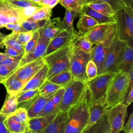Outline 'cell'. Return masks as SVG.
Masks as SVG:
<instances>
[{"instance_id": "obj_25", "label": "cell", "mask_w": 133, "mask_h": 133, "mask_svg": "<svg viewBox=\"0 0 133 133\" xmlns=\"http://www.w3.org/2000/svg\"><path fill=\"white\" fill-rule=\"evenodd\" d=\"M38 95V89L29 90L20 92L17 95L18 108L21 107L27 110Z\"/></svg>"}, {"instance_id": "obj_26", "label": "cell", "mask_w": 133, "mask_h": 133, "mask_svg": "<svg viewBox=\"0 0 133 133\" xmlns=\"http://www.w3.org/2000/svg\"><path fill=\"white\" fill-rule=\"evenodd\" d=\"M53 95L50 96H42L38 95L37 98L26 110L29 119L36 117L44 108L46 102Z\"/></svg>"}, {"instance_id": "obj_33", "label": "cell", "mask_w": 133, "mask_h": 133, "mask_svg": "<svg viewBox=\"0 0 133 133\" xmlns=\"http://www.w3.org/2000/svg\"><path fill=\"white\" fill-rule=\"evenodd\" d=\"M18 32H12L9 35H6L4 38L2 45L5 46H9L18 51L22 56L24 54V45L20 44L17 39V34Z\"/></svg>"}, {"instance_id": "obj_59", "label": "cell", "mask_w": 133, "mask_h": 133, "mask_svg": "<svg viewBox=\"0 0 133 133\" xmlns=\"http://www.w3.org/2000/svg\"><path fill=\"white\" fill-rule=\"evenodd\" d=\"M5 79V78H3V77H0V83H2L4 80Z\"/></svg>"}, {"instance_id": "obj_35", "label": "cell", "mask_w": 133, "mask_h": 133, "mask_svg": "<svg viewBox=\"0 0 133 133\" xmlns=\"http://www.w3.org/2000/svg\"><path fill=\"white\" fill-rule=\"evenodd\" d=\"M4 123L10 133H24L28 125V124L19 123L7 116Z\"/></svg>"}, {"instance_id": "obj_61", "label": "cell", "mask_w": 133, "mask_h": 133, "mask_svg": "<svg viewBox=\"0 0 133 133\" xmlns=\"http://www.w3.org/2000/svg\"><path fill=\"white\" fill-rule=\"evenodd\" d=\"M1 45H2V43H0V47L1 46Z\"/></svg>"}, {"instance_id": "obj_23", "label": "cell", "mask_w": 133, "mask_h": 133, "mask_svg": "<svg viewBox=\"0 0 133 133\" xmlns=\"http://www.w3.org/2000/svg\"><path fill=\"white\" fill-rule=\"evenodd\" d=\"M81 10L66 9L64 17L61 21L62 29L74 37L75 36L76 33L74 29L73 21L75 18L80 15Z\"/></svg>"}, {"instance_id": "obj_2", "label": "cell", "mask_w": 133, "mask_h": 133, "mask_svg": "<svg viewBox=\"0 0 133 133\" xmlns=\"http://www.w3.org/2000/svg\"><path fill=\"white\" fill-rule=\"evenodd\" d=\"M133 86V69L129 73L122 70L117 71L108 87L105 102L108 109L123 103L130 88Z\"/></svg>"}, {"instance_id": "obj_7", "label": "cell", "mask_w": 133, "mask_h": 133, "mask_svg": "<svg viewBox=\"0 0 133 133\" xmlns=\"http://www.w3.org/2000/svg\"><path fill=\"white\" fill-rule=\"evenodd\" d=\"M116 72H108L97 75L85 83L90 94V101L105 98L110 83Z\"/></svg>"}, {"instance_id": "obj_8", "label": "cell", "mask_w": 133, "mask_h": 133, "mask_svg": "<svg viewBox=\"0 0 133 133\" xmlns=\"http://www.w3.org/2000/svg\"><path fill=\"white\" fill-rule=\"evenodd\" d=\"M127 107L119 103L109 108L106 112L110 126V133H119L123 130L127 115Z\"/></svg>"}, {"instance_id": "obj_38", "label": "cell", "mask_w": 133, "mask_h": 133, "mask_svg": "<svg viewBox=\"0 0 133 133\" xmlns=\"http://www.w3.org/2000/svg\"><path fill=\"white\" fill-rule=\"evenodd\" d=\"M7 117L21 123L28 124L29 120L27 110L25 108L21 107L18 108L14 112L7 115Z\"/></svg>"}, {"instance_id": "obj_20", "label": "cell", "mask_w": 133, "mask_h": 133, "mask_svg": "<svg viewBox=\"0 0 133 133\" xmlns=\"http://www.w3.org/2000/svg\"><path fill=\"white\" fill-rule=\"evenodd\" d=\"M62 30L60 17L49 19L47 23L38 30L39 35L51 40Z\"/></svg>"}, {"instance_id": "obj_56", "label": "cell", "mask_w": 133, "mask_h": 133, "mask_svg": "<svg viewBox=\"0 0 133 133\" xmlns=\"http://www.w3.org/2000/svg\"><path fill=\"white\" fill-rule=\"evenodd\" d=\"M8 56L7 55H6V54L5 53H2V52H0V62L4 59H5V58H6L7 57H8Z\"/></svg>"}, {"instance_id": "obj_55", "label": "cell", "mask_w": 133, "mask_h": 133, "mask_svg": "<svg viewBox=\"0 0 133 133\" xmlns=\"http://www.w3.org/2000/svg\"><path fill=\"white\" fill-rule=\"evenodd\" d=\"M125 7L133 9V0H122Z\"/></svg>"}, {"instance_id": "obj_31", "label": "cell", "mask_w": 133, "mask_h": 133, "mask_svg": "<svg viewBox=\"0 0 133 133\" xmlns=\"http://www.w3.org/2000/svg\"><path fill=\"white\" fill-rule=\"evenodd\" d=\"M72 44L77 49L90 55L94 46V45L85 38L84 34H82L79 33H76L75 37L72 41Z\"/></svg>"}, {"instance_id": "obj_12", "label": "cell", "mask_w": 133, "mask_h": 133, "mask_svg": "<svg viewBox=\"0 0 133 133\" xmlns=\"http://www.w3.org/2000/svg\"><path fill=\"white\" fill-rule=\"evenodd\" d=\"M21 8L17 7L5 0L0 1V25L2 28L9 23L18 22L20 24L23 22Z\"/></svg>"}, {"instance_id": "obj_47", "label": "cell", "mask_w": 133, "mask_h": 133, "mask_svg": "<svg viewBox=\"0 0 133 133\" xmlns=\"http://www.w3.org/2000/svg\"><path fill=\"white\" fill-rule=\"evenodd\" d=\"M33 31L25 32H18L17 34V41L21 45H25L32 37Z\"/></svg>"}, {"instance_id": "obj_24", "label": "cell", "mask_w": 133, "mask_h": 133, "mask_svg": "<svg viewBox=\"0 0 133 133\" xmlns=\"http://www.w3.org/2000/svg\"><path fill=\"white\" fill-rule=\"evenodd\" d=\"M84 14L93 18L98 24L116 23L114 17H108L102 15L90 8L86 5H84L81 10L80 14Z\"/></svg>"}, {"instance_id": "obj_19", "label": "cell", "mask_w": 133, "mask_h": 133, "mask_svg": "<svg viewBox=\"0 0 133 133\" xmlns=\"http://www.w3.org/2000/svg\"><path fill=\"white\" fill-rule=\"evenodd\" d=\"M64 91V88L63 86L57 91L46 102L44 108L37 117L46 116L58 112L57 108L61 101Z\"/></svg>"}, {"instance_id": "obj_3", "label": "cell", "mask_w": 133, "mask_h": 133, "mask_svg": "<svg viewBox=\"0 0 133 133\" xmlns=\"http://www.w3.org/2000/svg\"><path fill=\"white\" fill-rule=\"evenodd\" d=\"M116 34L119 39L133 47V9L124 7L115 12Z\"/></svg>"}, {"instance_id": "obj_36", "label": "cell", "mask_w": 133, "mask_h": 133, "mask_svg": "<svg viewBox=\"0 0 133 133\" xmlns=\"http://www.w3.org/2000/svg\"><path fill=\"white\" fill-rule=\"evenodd\" d=\"M62 87L63 86L56 85L48 80H46L38 89V95L42 96H51Z\"/></svg>"}, {"instance_id": "obj_41", "label": "cell", "mask_w": 133, "mask_h": 133, "mask_svg": "<svg viewBox=\"0 0 133 133\" xmlns=\"http://www.w3.org/2000/svg\"><path fill=\"white\" fill-rule=\"evenodd\" d=\"M39 38V34L38 30L33 32V36L31 39L24 45V55L31 52L36 46L38 39Z\"/></svg>"}, {"instance_id": "obj_45", "label": "cell", "mask_w": 133, "mask_h": 133, "mask_svg": "<svg viewBox=\"0 0 133 133\" xmlns=\"http://www.w3.org/2000/svg\"><path fill=\"white\" fill-rule=\"evenodd\" d=\"M41 7H42L30 6L24 8H21V13L22 21H23L26 20L31 17Z\"/></svg>"}, {"instance_id": "obj_39", "label": "cell", "mask_w": 133, "mask_h": 133, "mask_svg": "<svg viewBox=\"0 0 133 133\" xmlns=\"http://www.w3.org/2000/svg\"><path fill=\"white\" fill-rule=\"evenodd\" d=\"M51 12L52 9L46 7H42L28 19L35 21L43 20H49L50 19V17L51 16Z\"/></svg>"}, {"instance_id": "obj_60", "label": "cell", "mask_w": 133, "mask_h": 133, "mask_svg": "<svg viewBox=\"0 0 133 133\" xmlns=\"http://www.w3.org/2000/svg\"><path fill=\"white\" fill-rule=\"evenodd\" d=\"M4 37H0V43H2V42H3V40L4 39Z\"/></svg>"}, {"instance_id": "obj_53", "label": "cell", "mask_w": 133, "mask_h": 133, "mask_svg": "<svg viewBox=\"0 0 133 133\" xmlns=\"http://www.w3.org/2000/svg\"><path fill=\"white\" fill-rule=\"evenodd\" d=\"M7 116L6 114L0 113V133H10L4 123Z\"/></svg>"}, {"instance_id": "obj_62", "label": "cell", "mask_w": 133, "mask_h": 133, "mask_svg": "<svg viewBox=\"0 0 133 133\" xmlns=\"http://www.w3.org/2000/svg\"><path fill=\"white\" fill-rule=\"evenodd\" d=\"M130 133H133V131H132V132H130Z\"/></svg>"}, {"instance_id": "obj_17", "label": "cell", "mask_w": 133, "mask_h": 133, "mask_svg": "<svg viewBox=\"0 0 133 133\" xmlns=\"http://www.w3.org/2000/svg\"><path fill=\"white\" fill-rule=\"evenodd\" d=\"M75 37L62 29L56 36L50 40L43 57L71 44Z\"/></svg>"}, {"instance_id": "obj_21", "label": "cell", "mask_w": 133, "mask_h": 133, "mask_svg": "<svg viewBox=\"0 0 133 133\" xmlns=\"http://www.w3.org/2000/svg\"><path fill=\"white\" fill-rule=\"evenodd\" d=\"M48 71L47 65L45 64L29 81L25 84L20 92L29 90L38 89L47 80V75Z\"/></svg>"}, {"instance_id": "obj_52", "label": "cell", "mask_w": 133, "mask_h": 133, "mask_svg": "<svg viewBox=\"0 0 133 133\" xmlns=\"http://www.w3.org/2000/svg\"><path fill=\"white\" fill-rule=\"evenodd\" d=\"M4 27L8 30H11L13 32H20L21 29V24L18 22H12L5 24Z\"/></svg>"}, {"instance_id": "obj_29", "label": "cell", "mask_w": 133, "mask_h": 133, "mask_svg": "<svg viewBox=\"0 0 133 133\" xmlns=\"http://www.w3.org/2000/svg\"><path fill=\"white\" fill-rule=\"evenodd\" d=\"M79 16V20L77 23V28L80 34H85L98 24L93 18L88 15L81 14Z\"/></svg>"}, {"instance_id": "obj_4", "label": "cell", "mask_w": 133, "mask_h": 133, "mask_svg": "<svg viewBox=\"0 0 133 133\" xmlns=\"http://www.w3.org/2000/svg\"><path fill=\"white\" fill-rule=\"evenodd\" d=\"M70 71L73 79L86 83L88 81L86 74V66L90 59V55L75 47L72 43L69 52Z\"/></svg>"}, {"instance_id": "obj_46", "label": "cell", "mask_w": 133, "mask_h": 133, "mask_svg": "<svg viewBox=\"0 0 133 133\" xmlns=\"http://www.w3.org/2000/svg\"><path fill=\"white\" fill-rule=\"evenodd\" d=\"M17 68L18 66L15 65L7 66L0 64V77L7 78L14 73Z\"/></svg>"}, {"instance_id": "obj_18", "label": "cell", "mask_w": 133, "mask_h": 133, "mask_svg": "<svg viewBox=\"0 0 133 133\" xmlns=\"http://www.w3.org/2000/svg\"><path fill=\"white\" fill-rule=\"evenodd\" d=\"M68 121V111L58 112L42 133H64Z\"/></svg>"}, {"instance_id": "obj_9", "label": "cell", "mask_w": 133, "mask_h": 133, "mask_svg": "<svg viewBox=\"0 0 133 133\" xmlns=\"http://www.w3.org/2000/svg\"><path fill=\"white\" fill-rule=\"evenodd\" d=\"M116 34V31L111 34L105 41L94 45L91 54L90 59L97 68V75L102 74L104 61L113 39Z\"/></svg>"}, {"instance_id": "obj_1", "label": "cell", "mask_w": 133, "mask_h": 133, "mask_svg": "<svg viewBox=\"0 0 133 133\" xmlns=\"http://www.w3.org/2000/svg\"><path fill=\"white\" fill-rule=\"evenodd\" d=\"M90 94L86 85L85 89L77 102L68 111V121L64 133H82L89 119Z\"/></svg>"}, {"instance_id": "obj_10", "label": "cell", "mask_w": 133, "mask_h": 133, "mask_svg": "<svg viewBox=\"0 0 133 133\" xmlns=\"http://www.w3.org/2000/svg\"><path fill=\"white\" fill-rule=\"evenodd\" d=\"M116 31L115 23L98 24L84 34L85 38L92 45L105 41Z\"/></svg>"}, {"instance_id": "obj_48", "label": "cell", "mask_w": 133, "mask_h": 133, "mask_svg": "<svg viewBox=\"0 0 133 133\" xmlns=\"http://www.w3.org/2000/svg\"><path fill=\"white\" fill-rule=\"evenodd\" d=\"M20 60L19 59L13 58V57H10L8 56V57H7L5 59H4L0 62V64L7 65V66L15 65V66H18Z\"/></svg>"}, {"instance_id": "obj_44", "label": "cell", "mask_w": 133, "mask_h": 133, "mask_svg": "<svg viewBox=\"0 0 133 133\" xmlns=\"http://www.w3.org/2000/svg\"><path fill=\"white\" fill-rule=\"evenodd\" d=\"M85 71L88 81L95 78L97 75V66L91 59H90L87 63Z\"/></svg>"}, {"instance_id": "obj_14", "label": "cell", "mask_w": 133, "mask_h": 133, "mask_svg": "<svg viewBox=\"0 0 133 133\" xmlns=\"http://www.w3.org/2000/svg\"><path fill=\"white\" fill-rule=\"evenodd\" d=\"M105 98H101L95 101H90L89 107V119L83 131L88 129L96 123L108 110L105 102Z\"/></svg>"}, {"instance_id": "obj_51", "label": "cell", "mask_w": 133, "mask_h": 133, "mask_svg": "<svg viewBox=\"0 0 133 133\" xmlns=\"http://www.w3.org/2000/svg\"><path fill=\"white\" fill-rule=\"evenodd\" d=\"M59 0H41L40 5L42 7H46L52 9L59 3Z\"/></svg>"}, {"instance_id": "obj_57", "label": "cell", "mask_w": 133, "mask_h": 133, "mask_svg": "<svg viewBox=\"0 0 133 133\" xmlns=\"http://www.w3.org/2000/svg\"><path fill=\"white\" fill-rule=\"evenodd\" d=\"M24 133H32V132H31V131L30 130V129H29V127H28V126L26 127V129H25V131H24Z\"/></svg>"}, {"instance_id": "obj_16", "label": "cell", "mask_w": 133, "mask_h": 133, "mask_svg": "<svg viewBox=\"0 0 133 133\" xmlns=\"http://www.w3.org/2000/svg\"><path fill=\"white\" fill-rule=\"evenodd\" d=\"M116 72L122 70L129 73L133 69L132 47L125 44L123 47L115 64Z\"/></svg>"}, {"instance_id": "obj_30", "label": "cell", "mask_w": 133, "mask_h": 133, "mask_svg": "<svg viewBox=\"0 0 133 133\" xmlns=\"http://www.w3.org/2000/svg\"><path fill=\"white\" fill-rule=\"evenodd\" d=\"M94 10L108 17H114L115 11L111 5L103 2H94L85 4Z\"/></svg>"}, {"instance_id": "obj_11", "label": "cell", "mask_w": 133, "mask_h": 133, "mask_svg": "<svg viewBox=\"0 0 133 133\" xmlns=\"http://www.w3.org/2000/svg\"><path fill=\"white\" fill-rule=\"evenodd\" d=\"M125 44L126 43L125 42L118 39L116 34L111 44L106 56L102 74L108 72H116L115 68V64L122 49Z\"/></svg>"}, {"instance_id": "obj_32", "label": "cell", "mask_w": 133, "mask_h": 133, "mask_svg": "<svg viewBox=\"0 0 133 133\" xmlns=\"http://www.w3.org/2000/svg\"><path fill=\"white\" fill-rule=\"evenodd\" d=\"M17 95L15 94H8V96L0 110V113L8 115L14 112L18 109Z\"/></svg>"}, {"instance_id": "obj_58", "label": "cell", "mask_w": 133, "mask_h": 133, "mask_svg": "<svg viewBox=\"0 0 133 133\" xmlns=\"http://www.w3.org/2000/svg\"><path fill=\"white\" fill-rule=\"evenodd\" d=\"M5 34H3L2 33H1V32H0V37H5Z\"/></svg>"}, {"instance_id": "obj_6", "label": "cell", "mask_w": 133, "mask_h": 133, "mask_svg": "<svg viewBox=\"0 0 133 133\" xmlns=\"http://www.w3.org/2000/svg\"><path fill=\"white\" fill-rule=\"evenodd\" d=\"M63 87L64 91L57 108L58 112L68 111L75 104L84 92L86 84L73 79Z\"/></svg>"}, {"instance_id": "obj_34", "label": "cell", "mask_w": 133, "mask_h": 133, "mask_svg": "<svg viewBox=\"0 0 133 133\" xmlns=\"http://www.w3.org/2000/svg\"><path fill=\"white\" fill-rule=\"evenodd\" d=\"M49 20H43L37 21L29 19L24 20L21 24L20 32H25L29 31L34 32L36 30H39L43 28L47 23Z\"/></svg>"}, {"instance_id": "obj_63", "label": "cell", "mask_w": 133, "mask_h": 133, "mask_svg": "<svg viewBox=\"0 0 133 133\" xmlns=\"http://www.w3.org/2000/svg\"><path fill=\"white\" fill-rule=\"evenodd\" d=\"M0 1H1V0H0Z\"/></svg>"}, {"instance_id": "obj_43", "label": "cell", "mask_w": 133, "mask_h": 133, "mask_svg": "<svg viewBox=\"0 0 133 133\" xmlns=\"http://www.w3.org/2000/svg\"><path fill=\"white\" fill-rule=\"evenodd\" d=\"M10 3V4L20 8H24L30 6H35V7H42L39 4L33 2L29 0H5Z\"/></svg>"}, {"instance_id": "obj_15", "label": "cell", "mask_w": 133, "mask_h": 133, "mask_svg": "<svg viewBox=\"0 0 133 133\" xmlns=\"http://www.w3.org/2000/svg\"><path fill=\"white\" fill-rule=\"evenodd\" d=\"M50 41V40L39 35L38 41L34 49L31 52L23 56L19 61L18 68L43 57Z\"/></svg>"}, {"instance_id": "obj_22", "label": "cell", "mask_w": 133, "mask_h": 133, "mask_svg": "<svg viewBox=\"0 0 133 133\" xmlns=\"http://www.w3.org/2000/svg\"><path fill=\"white\" fill-rule=\"evenodd\" d=\"M57 113L46 116L36 117L29 119L28 122L29 129L32 133H42L43 130L55 117Z\"/></svg>"}, {"instance_id": "obj_37", "label": "cell", "mask_w": 133, "mask_h": 133, "mask_svg": "<svg viewBox=\"0 0 133 133\" xmlns=\"http://www.w3.org/2000/svg\"><path fill=\"white\" fill-rule=\"evenodd\" d=\"M73 79V78L70 71H66L55 75L48 81L56 85L64 86Z\"/></svg>"}, {"instance_id": "obj_50", "label": "cell", "mask_w": 133, "mask_h": 133, "mask_svg": "<svg viewBox=\"0 0 133 133\" xmlns=\"http://www.w3.org/2000/svg\"><path fill=\"white\" fill-rule=\"evenodd\" d=\"M125 133H130V132L133 131V113H131L127 122L125 125L124 126L123 129Z\"/></svg>"}, {"instance_id": "obj_42", "label": "cell", "mask_w": 133, "mask_h": 133, "mask_svg": "<svg viewBox=\"0 0 133 133\" xmlns=\"http://www.w3.org/2000/svg\"><path fill=\"white\" fill-rule=\"evenodd\" d=\"M94 2H103L109 4L115 11L125 7L122 0H83L84 4Z\"/></svg>"}, {"instance_id": "obj_27", "label": "cell", "mask_w": 133, "mask_h": 133, "mask_svg": "<svg viewBox=\"0 0 133 133\" xmlns=\"http://www.w3.org/2000/svg\"><path fill=\"white\" fill-rule=\"evenodd\" d=\"M82 133H110V126L106 113L96 123Z\"/></svg>"}, {"instance_id": "obj_5", "label": "cell", "mask_w": 133, "mask_h": 133, "mask_svg": "<svg viewBox=\"0 0 133 133\" xmlns=\"http://www.w3.org/2000/svg\"><path fill=\"white\" fill-rule=\"evenodd\" d=\"M71 44L43 57L44 62L48 68L47 80L60 72L70 71L69 52Z\"/></svg>"}, {"instance_id": "obj_28", "label": "cell", "mask_w": 133, "mask_h": 133, "mask_svg": "<svg viewBox=\"0 0 133 133\" xmlns=\"http://www.w3.org/2000/svg\"><path fill=\"white\" fill-rule=\"evenodd\" d=\"M2 83L5 86L7 94L15 95L19 93L25 85V83L12 75L6 78Z\"/></svg>"}, {"instance_id": "obj_54", "label": "cell", "mask_w": 133, "mask_h": 133, "mask_svg": "<svg viewBox=\"0 0 133 133\" xmlns=\"http://www.w3.org/2000/svg\"><path fill=\"white\" fill-rule=\"evenodd\" d=\"M133 99V86H131L130 89H129L127 95L125 97L124 101L122 103L124 104H125L126 106L128 107L129 105H130Z\"/></svg>"}, {"instance_id": "obj_49", "label": "cell", "mask_w": 133, "mask_h": 133, "mask_svg": "<svg viewBox=\"0 0 133 133\" xmlns=\"http://www.w3.org/2000/svg\"><path fill=\"white\" fill-rule=\"evenodd\" d=\"M5 54H6V55H7L8 56L13 57V58H17L19 59H21L22 58V57H23V56L22 55H21L18 51H17L15 49L9 46H7L5 45Z\"/></svg>"}, {"instance_id": "obj_13", "label": "cell", "mask_w": 133, "mask_h": 133, "mask_svg": "<svg viewBox=\"0 0 133 133\" xmlns=\"http://www.w3.org/2000/svg\"><path fill=\"white\" fill-rule=\"evenodd\" d=\"M45 64L42 57L18 68L11 75L26 84Z\"/></svg>"}, {"instance_id": "obj_40", "label": "cell", "mask_w": 133, "mask_h": 133, "mask_svg": "<svg viewBox=\"0 0 133 133\" xmlns=\"http://www.w3.org/2000/svg\"><path fill=\"white\" fill-rule=\"evenodd\" d=\"M59 3L68 10H81L84 5L83 0H59Z\"/></svg>"}]
</instances>
